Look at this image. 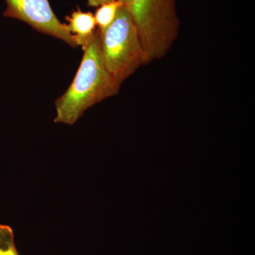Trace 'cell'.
I'll list each match as a JSON object with an SVG mask.
<instances>
[{"mask_svg": "<svg viewBox=\"0 0 255 255\" xmlns=\"http://www.w3.org/2000/svg\"><path fill=\"white\" fill-rule=\"evenodd\" d=\"M114 1V0H87V4L90 6L98 7L100 5L110 2V1Z\"/></svg>", "mask_w": 255, "mask_h": 255, "instance_id": "ba28073f", "label": "cell"}, {"mask_svg": "<svg viewBox=\"0 0 255 255\" xmlns=\"http://www.w3.org/2000/svg\"><path fill=\"white\" fill-rule=\"evenodd\" d=\"M149 63L162 58L178 36L175 0H124Z\"/></svg>", "mask_w": 255, "mask_h": 255, "instance_id": "7a4b0ae2", "label": "cell"}, {"mask_svg": "<svg viewBox=\"0 0 255 255\" xmlns=\"http://www.w3.org/2000/svg\"><path fill=\"white\" fill-rule=\"evenodd\" d=\"M99 33L105 68L119 86L140 67L149 63L124 4L119 8L112 24Z\"/></svg>", "mask_w": 255, "mask_h": 255, "instance_id": "3957f363", "label": "cell"}, {"mask_svg": "<svg viewBox=\"0 0 255 255\" xmlns=\"http://www.w3.org/2000/svg\"><path fill=\"white\" fill-rule=\"evenodd\" d=\"M83 50L81 63L73 82L55 101V123L73 125L85 111L117 95L120 90L121 87L105 68L98 29Z\"/></svg>", "mask_w": 255, "mask_h": 255, "instance_id": "6da1fadb", "label": "cell"}, {"mask_svg": "<svg viewBox=\"0 0 255 255\" xmlns=\"http://www.w3.org/2000/svg\"><path fill=\"white\" fill-rule=\"evenodd\" d=\"M66 20L67 30L73 36L77 46H81L83 50L97 30L95 16L91 12L78 9L67 16Z\"/></svg>", "mask_w": 255, "mask_h": 255, "instance_id": "5b68a950", "label": "cell"}, {"mask_svg": "<svg viewBox=\"0 0 255 255\" xmlns=\"http://www.w3.org/2000/svg\"><path fill=\"white\" fill-rule=\"evenodd\" d=\"M0 255H19L12 228L7 225L0 224Z\"/></svg>", "mask_w": 255, "mask_h": 255, "instance_id": "52a82bcc", "label": "cell"}, {"mask_svg": "<svg viewBox=\"0 0 255 255\" xmlns=\"http://www.w3.org/2000/svg\"><path fill=\"white\" fill-rule=\"evenodd\" d=\"M124 4V0H114L98 6L94 16L99 31H104L112 24L117 16L119 8Z\"/></svg>", "mask_w": 255, "mask_h": 255, "instance_id": "8992f818", "label": "cell"}, {"mask_svg": "<svg viewBox=\"0 0 255 255\" xmlns=\"http://www.w3.org/2000/svg\"><path fill=\"white\" fill-rule=\"evenodd\" d=\"M5 17L16 18L28 23L36 31L50 35L77 47L73 36L53 12L48 0H5Z\"/></svg>", "mask_w": 255, "mask_h": 255, "instance_id": "277c9868", "label": "cell"}]
</instances>
